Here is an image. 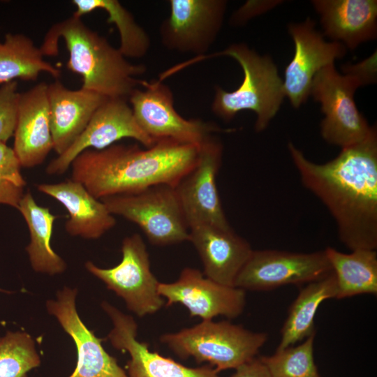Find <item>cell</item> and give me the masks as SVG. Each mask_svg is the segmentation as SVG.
<instances>
[{"label":"cell","mask_w":377,"mask_h":377,"mask_svg":"<svg viewBox=\"0 0 377 377\" xmlns=\"http://www.w3.org/2000/svg\"><path fill=\"white\" fill-rule=\"evenodd\" d=\"M302 184L327 207L340 241L351 251L377 248V131L325 163L288 143Z\"/></svg>","instance_id":"6da1fadb"},{"label":"cell","mask_w":377,"mask_h":377,"mask_svg":"<svg viewBox=\"0 0 377 377\" xmlns=\"http://www.w3.org/2000/svg\"><path fill=\"white\" fill-rule=\"evenodd\" d=\"M199 146L165 138L145 149L114 144L87 149L73 161L71 179L99 200L156 185L175 187L196 163Z\"/></svg>","instance_id":"7a4b0ae2"},{"label":"cell","mask_w":377,"mask_h":377,"mask_svg":"<svg viewBox=\"0 0 377 377\" xmlns=\"http://www.w3.org/2000/svg\"><path fill=\"white\" fill-rule=\"evenodd\" d=\"M63 39L69 57L66 66L82 78V88L107 98L128 100L141 85L138 76L146 72L143 64L128 61L98 32L89 28L81 17L74 15L53 24L40 49L45 56L58 54V42Z\"/></svg>","instance_id":"3957f363"},{"label":"cell","mask_w":377,"mask_h":377,"mask_svg":"<svg viewBox=\"0 0 377 377\" xmlns=\"http://www.w3.org/2000/svg\"><path fill=\"white\" fill-rule=\"evenodd\" d=\"M228 56L242 68L244 78L234 91L214 87L212 111L230 121L242 110L255 112L256 132L264 131L280 109L285 97L283 81L276 66L268 55L260 56L244 43H234L224 50L207 56Z\"/></svg>","instance_id":"277c9868"},{"label":"cell","mask_w":377,"mask_h":377,"mask_svg":"<svg viewBox=\"0 0 377 377\" xmlns=\"http://www.w3.org/2000/svg\"><path fill=\"white\" fill-rule=\"evenodd\" d=\"M267 339V333L251 332L229 321L212 320L160 337L181 359L193 357L198 363L207 362L218 373L235 369L256 357Z\"/></svg>","instance_id":"5b68a950"},{"label":"cell","mask_w":377,"mask_h":377,"mask_svg":"<svg viewBox=\"0 0 377 377\" xmlns=\"http://www.w3.org/2000/svg\"><path fill=\"white\" fill-rule=\"evenodd\" d=\"M101 200L114 216L138 225L154 245L188 241L189 228L172 186H153L135 193Z\"/></svg>","instance_id":"8992f818"},{"label":"cell","mask_w":377,"mask_h":377,"mask_svg":"<svg viewBox=\"0 0 377 377\" xmlns=\"http://www.w3.org/2000/svg\"><path fill=\"white\" fill-rule=\"evenodd\" d=\"M360 87L358 80L340 74L334 64L323 68L314 76L310 95L321 104L325 117L320 133L329 144L343 149L362 141L370 133L373 126L354 101V94Z\"/></svg>","instance_id":"52a82bcc"},{"label":"cell","mask_w":377,"mask_h":377,"mask_svg":"<svg viewBox=\"0 0 377 377\" xmlns=\"http://www.w3.org/2000/svg\"><path fill=\"white\" fill-rule=\"evenodd\" d=\"M121 262L111 268H101L91 261L86 269L121 297L138 316L157 312L165 304L158 293V281L150 268L149 253L142 237H126L121 244Z\"/></svg>","instance_id":"ba28073f"},{"label":"cell","mask_w":377,"mask_h":377,"mask_svg":"<svg viewBox=\"0 0 377 377\" xmlns=\"http://www.w3.org/2000/svg\"><path fill=\"white\" fill-rule=\"evenodd\" d=\"M141 85L144 89L136 88L128 101L138 124L154 140L168 138L199 146L214 133L230 132L212 122L182 117L172 91L161 80H142Z\"/></svg>","instance_id":"9c48e42d"},{"label":"cell","mask_w":377,"mask_h":377,"mask_svg":"<svg viewBox=\"0 0 377 377\" xmlns=\"http://www.w3.org/2000/svg\"><path fill=\"white\" fill-rule=\"evenodd\" d=\"M332 272L325 250L311 253L253 250L234 286L244 290H269L286 285L309 283Z\"/></svg>","instance_id":"30bf717a"},{"label":"cell","mask_w":377,"mask_h":377,"mask_svg":"<svg viewBox=\"0 0 377 377\" xmlns=\"http://www.w3.org/2000/svg\"><path fill=\"white\" fill-rule=\"evenodd\" d=\"M222 142L212 135L199 146L193 168L175 186L188 228L200 225L230 228L224 214L216 186L222 162Z\"/></svg>","instance_id":"8fae6325"},{"label":"cell","mask_w":377,"mask_h":377,"mask_svg":"<svg viewBox=\"0 0 377 377\" xmlns=\"http://www.w3.org/2000/svg\"><path fill=\"white\" fill-rule=\"evenodd\" d=\"M170 15L160 26L162 44L168 50L202 57L223 26L226 0H170Z\"/></svg>","instance_id":"7c38bea8"},{"label":"cell","mask_w":377,"mask_h":377,"mask_svg":"<svg viewBox=\"0 0 377 377\" xmlns=\"http://www.w3.org/2000/svg\"><path fill=\"white\" fill-rule=\"evenodd\" d=\"M124 138L134 139L145 147H150L156 142L139 126L128 100L107 98L80 135L66 151L49 163L45 172L48 175H62L84 150H101Z\"/></svg>","instance_id":"4fadbf2b"},{"label":"cell","mask_w":377,"mask_h":377,"mask_svg":"<svg viewBox=\"0 0 377 377\" xmlns=\"http://www.w3.org/2000/svg\"><path fill=\"white\" fill-rule=\"evenodd\" d=\"M310 17L301 23H290L288 32L295 45L294 55L286 68L283 81L285 96L298 108L310 96L316 74L345 56L346 47L341 43L327 42Z\"/></svg>","instance_id":"5bb4252c"},{"label":"cell","mask_w":377,"mask_h":377,"mask_svg":"<svg viewBox=\"0 0 377 377\" xmlns=\"http://www.w3.org/2000/svg\"><path fill=\"white\" fill-rule=\"evenodd\" d=\"M158 293L166 299L165 305L179 303L191 316L211 320L217 316L235 318L244 311L245 290L220 284L191 267L184 268L172 283H160Z\"/></svg>","instance_id":"9a60e30c"},{"label":"cell","mask_w":377,"mask_h":377,"mask_svg":"<svg viewBox=\"0 0 377 377\" xmlns=\"http://www.w3.org/2000/svg\"><path fill=\"white\" fill-rule=\"evenodd\" d=\"M101 306L112 321L113 328L108 335L110 343L114 348L127 351L130 355L128 377H220L209 365L188 367L151 351L147 343L136 339L138 325L133 317L105 301Z\"/></svg>","instance_id":"2e32d148"},{"label":"cell","mask_w":377,"mask_h":377,"mask_svg":"<svg viewBox=\"0 0 377 377\" xmlns=\"http://www.w3.org/2000/svg\"><path fill=\"white\" fill-rule=\"evenodd\" d=\"M77 292L64 287L57 292L56 300L46 302L48 313L57 318L77 348V364L69 377H128L117 360L103 348L102 339L80 319L75 306Z\"/></svg>","instance_id":"e0dca14e"},{"label":"cell","mask_w":377,"mask_h":377,"mask_svg":"<svg viewBox=\"0 0 377 377\" xmlns=\"http://www.w3.org/2000/svg\"><path fill=\"white\" fill-rule=\"evenodd\" d=\"M47 89L40 82L18 94L13 149L22 168L39 165L53 149Z\"/></svg>","instance_id":"ac0fdd59"},{"label":"cell","mask_w":377,"mask_h":377,"mask_svg":"<svg viewBox=\"0 0 377 377\" xmlns=\"http://www.w3.org/2000/svg\"><path fill=\"white\" fill-rule=\"evenodd\" d=\"M188 241L198 251L204 275L224 286H234L253 249L230 228L200 225L189 229Z\"/></svg>","instance_id":"d6986e66"},{"label":"cell","mask_w":377,"mask_h":377,"mask_svg":"<svg viewBox=\"0 0 377 377\" xmlns=\"http://www.w3.org/2000/svg\"><path fill=\"white\" fill-rule=\"evenodd\" d=\"M47 94L53 150L59 156L80 135L107 97L82 87L68 89L59 80L47 84Z\"/></svg>","instance_id":"ffe728a7"},{"label":"cell","mask_w":377,"mask_h":377,"mask_svg":"<svg viewBox=\"0 0 377 377\" xmlns=\"http://www.w3.org/2000/svg\"><path fill=\"white\" fill-rule=\"evenodd\" d=\"M37 189L61 203L68 213L64 228L73 237L97 239L113 228L116 219L102 200L71 179L58 183H41Z\"/></svg>","instance_id":"44dd1931"},{"label":"cell","mask_w":377,"mask_h":377,"mask_svg":"<svg viewBox=\"0 0 377 377\" xmlns=\"http://www.w3.org/2000/svg\"><path fill=\"white\" fill-rule=\"evenodd\" d=\"M324 34L353 50L377 36V1L313 0Z\"/></svg>","instance_id":"7402d4cb"},{"label":"cell","mask_w":377,"mask_h":377,"mask_svg":"<svg viewBox=\"0 0 377 377\" xmlns=\"http://www.w3.org/2000/svg\"><path fill=\"white\" fill-rule=\"evenodd\" d=\"M17 210L28 227L30 242L26 251L33 269L50 275L63 273L66 263L50 244L57 216L48 207L39 205L30 191L24 193Z\"/></svg>","instance_id":"603a6c76"},{"label":"cell","mask_w":377,"mask_h":377,"mask_svg":"<svg viewBox=\"0 0 377 377\" xmlns=\"http://www.w3.org/2000/svg\"><path fill=\"white\" fill-rule=\"evenodd\" d=\"M337 285L333 272L328 276L307 283L291 304L281 328L277 350L295 345L315 334L314 318L320 304L337 298Z\"/></svg>","instance_id":"cb8c5ba5"},{"label":"cell","mask_w":377,"mask_h":377,"mask_svg":"<svg viewBox=\"0 0 377 377\" xmlns=\"http://www.w3.org/2000/svg\"><path fill=\"white\" fill-rule=\"evenodd\" d=\"M337 285L336 299L362 294L377 295V253L357 249L350 253L327 247L325 249Z\"/></svg>","instance_id":"d4e9b609"},{"label":"cell","mask_w":377,"mask_h":377,"mask_svg":"<svg viewBox=\"0 0 377 377\" xmlns=\"http://www.w3.org/2000/svg\"><path fill=\"white\" fill-rule=\"evenodd\" d=\"M43 72L54 78L61 75L59 68L44 59L40 47L29 37L22 34H6L4 41H0V83L16 79L34 81Z\"/></svg>","instance_id":"484cf974"},{"label":"cell","mask_w":377,"mask_h":377,"mask_svg":"<svg viewBox=\"0 0 377 377\" xmlns=\"http://www.w3.org/2000/svg\"><path fill=\"white\" fill-rule=\"evenodd\" d=\"M72 3L76 8L73 15L77 17L96 9L106 12L108 23L114 24L118 30L120 38L118 49L126 58H141L149 51L151 45L149 35L117 0H73Z\"/></svg>","instance_id":"4316f807"},{"label":"cell","mask_w":377,"mask_h":377,"mask_svg":"<svg viewBox=\"0 0 377 377\" xmlns=\"http://www.w3.org/2000/svg\"><path fill=\"white\" fill-rule=\"evenodd\" d=\"M313 334L298 346L276 350L260 357L271 377H320L313 357Z\"/></svg>","instance_id":"83f0119b"},{"label":"cell","mask_w":377,"mask_h":377,"mask_svg":"<svg viewBox=\"0 0 377 377\" xmlns=\"http://www.w3.org/2000/svg\"><path fill=\"white\" fill-rule=\"evenodd\" d=\"M40 364L34 340L25 332H10L0 337V377H27Z\"/></svg>","instance_id":"f1b7e54d"},{"label":"cell","mask_w":377,"mask_h":377,"mask_svg":"<svg viewBox=\"0 0 377 377\" xmlns=\"http://www.w3.org/2000/svg\"><path fill=\"white\" fill-rule=\"evenodd\" d=\"M21 168L13 148L0 144V205L18 209L27 185Z\"/></svg>","instance_id":"f546056e"},{"label":"cell","mask_w":377,"mask_h":377,"mask_svg":"<svg viewBox=\"0 0 377 377\" xmlns=\"http://www.w3.org/2000/svg\"><path fill=\"white\" fill-rule=\"evenodd\" d=\"M17 82L11 81L0 87V144L14 135L17 114Z\"/></svg>","instance_id":"4dcf8cb0"},{"label":"cell","mask_w":377,"mask_h":377,"mask_svg":"<svg viewBox=\"0 0 377 377\" xmlns=\"http://www.w3.org/2000/svg\"><path fill=\"white\" fill-rule=\"evenodd\" d=\"M283 1H247L231 16L230 24L232 26H241L249 20L272 9Z\"/></svg>","instance_id":"1f68e13d"},{"label":"cell","mask_w":377,"mask_h":377,"mask_svg":"<svg viewBox=\"0 0 377 377\" xmlns=\"http://www.w3.org/2000/svg\"><path fill=\"white\" fill-rule=\"evenodd\" d=\"M376 51L370 57L355 64H346L342 66L344 74L350 75L361 83L362 87L376 82L377 65Z\"/></svg>","instance_id":"d6a6232c"},{"label":"cell","mask_w":377,"mask_h":377,"mask_svg":"<svg viewBox=\"0 0 377 377\" xmlns=\"http://www.w3.org/2000/svg\"><path fill=\"white\" fill-rule=\"evenodd\" d=\"M230 377H271V376L260 357H256L235 369V373Z\"/></svg>","instance_id":"836d02e7"},{"label":"cell","mask_w":377,"mask_h":377,"mask_svg":"<svg viewBox=\"0 0 377 377\" xmlns=\"http://www.w3.org/2000/svg\"><path fill=\"white\" fill-rule=\"evenodd\" d=\"M0 291H1V292H5V293H9L8 291L4 290H3V289H1V288H0Z\"/></svg>","instance_id":"e575fe53"}]
</instances>
